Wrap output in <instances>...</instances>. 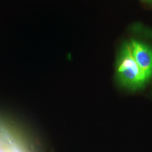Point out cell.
Instances as JSON below:
<instances>
[{
    "mask_svg": "<svg viewBox=\"0 0 152 152\" xmlns=\"http://www.w3.org/2000/svg\"><path fill=\"white\" fill-rule=\"evenodd\" d=\"M116 75L120 84L130 90L143 88L149 80L134 59L128 42L123 44L118 55Z\"/></svg>",
    "mask_w": 152,
    "mask_h": 152,
    "instance_id": "cell-1",
    "label": "cell"
},
{
    "mask_svg": "<svg viewBox=\"0 0 152 152\" xmlns=\"http://www.w3.org/2000/svg\"><path fill=\"white\" fill-rule=\"evenodd\" d=\"M128 43L134 59L149 80L152 77V47L134 39Z\"/></svg>",
    "mask_w": 152,
    "mask_h": 152,
    "instance_id": "cell-2",
    "label": "cell"
},
{
    "mask_svg": "<svg viewBox=\"0 0 152 152\" xmlns=\"http://www.w3.org/2000/svg\"><path fill=\"white\" fill-rule=\"evenodd\" d=\"M142 1H145V2L148 4H152V0H142Z\"/></svg>",
    "mask_w": 152,
    "mask_h": 152,
    "instance_id": "cell-3",
    "label": "cell"
}]
</instances>
